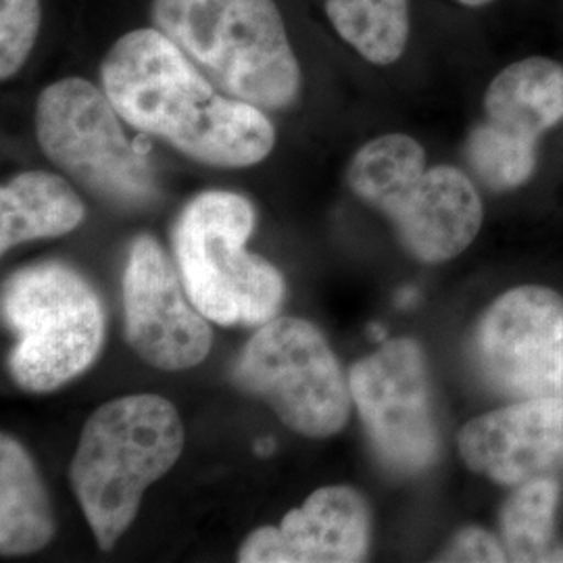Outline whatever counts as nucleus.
<instances>
[{
	"mask_svg": "<svg viewBox=\"0 0 563 563\" xmlns=\"http://www.w3.org/2000/svg\"><path fill=\"white\" fill-rule=\"evenodd\" d=\"M102 86L121 120L218 167L263 162L274 128L260 107L222 97L162 30H134L102 60Z\"/></svg>",
	"mask_w": 563,
	"mask_h": 563,
	"instance_id": "1",
	"label": "nucleus"
},
{
	"mask_svg": "<svg viewBox=\"0 0 563 563\" xmlns=\"http://www.w3.org/2000/svg\"><path fill=\"white\" fill-rule=\"evenodd\" d=\"M153 21L232 99L284 109L301 67L274 0H153Z\"/></svg>",
	"mask_w": 563,
	"mask_h": 563,
	"instance_id": "2",
	"label": "nucleus"
},
{
	"mask_svg": "<svg viewBox=\"0 0 563 563\" xmlns=\"http://www.w3.org/2000/svg\"><path fill=\"white\" fill-rule=\"evenodd\" d=\"M184 428L157 395H132L99 407L81 430L71 484L102 549L134 520L144 490L178 462Z\"/></svg>",
	"mask_w": 563,
	"mask_h": 563,
	"instance_id": "3",
	"label": "nucleus"
},
{
	"mask_svg": "<svg viewBox=\"0 0 563 563\" xmlns=\"http://www.w3.org/2000/svg\"><path fill=\"white\" fill-rule=\"evenodd\" d=\"M351 190L397 225L411 255L441 263L462 255L483 225L472 180L451 165L426 167L422 144L405 134L367 142L346 172Z\"/></svg>",
	"mask_w": 563,
	"mask_h": 563,
	"instance_id": "4",
	"label": "nucleus"
},
{
	"mask_svg": "<svg viewBox=\"0 0 563 563\" xmlns=\"http://www.w3.org/2000/svg\"><path fill=\"white\" fill-rule=\"evenodd\" d=\"M253 225L251 202L223 190L199 195L176 223L174 251L184 290L211 322L263 325L280 309V272L244 249Z\"/></svg>",
	"mask_w": 563,
	"mask_h": 563,
	"instance_id": "5",
	"label": "nucleus"
},
{
	"mask_svg": "<svg viewBox=\"0 0 563 563\" xmlns=\"http://www.w3.org/2000/svg\"><path fill=\"white\" fill-rule=\"evenodd\" d=\"M2 316L18 334L9 367L23 390L48 393L80 376L101 351L104 313L92 286L63 263L11 276Z\"/></svg>",
	"mask_w": 563,
	"mask_h": 563,
	"instance_id": "6",
	"label": "nucleus"
},
{
	"mask_svg": "<svg viewBox=\"0 0 563 563\" xmlns=\"http://www.w3.org/2000/svg\"><path fill=\"white\" fill-rule=\"evenodd\" d=\"M107 92L81 78L42 90L36 134L44 155L84 188L128 209L157 199V181L141 148L125 139Z\"/></svg>",
	"mask_w": 563,
	"mask_h": 563,
	"instance_id": "7",
	"label": "nucleus"
},
{
	"mask_svg": "<svg viewBox=\"0 0 563 563\" xmlns=\"http://www.w3.org/2000/svg\"><path fill=\"white\" fill-rule=\"evenodd\" d=\"M234 378L305 437L336 434L349 420L353 395L341 365L322 332L299 318L263 323L242 349Z\"/></svg>",
	"mask_w": 563,
	"mask_h": 563,
	"instance_id": "8",
	"label": "nucleus"
},
{
	"mask_svg": "<svg viewBox=\"0 0 563 563\" xmlns=\"http://www.w3.org/2000/svg\"><path fill=\"white\" fill-rule=\"evenodd\" d=\"M484 378L518 401L563 399V297L518 286L488 307L476 330Z\"/></svg>",
	"mask_w": 563,
	"mask_h": 563,
	"instance_id": "9",
	"label": "nucleus"
},
{
	"mask_svg": "<svg viewBox=\"0 0 563 563\" xmlns=\"http://www.w3.org/2000/svg\"><path fill=\"white\" fill-rule=\"evenodd\" d=\"M349 386L369 439L390 470L416 474L432 465L439 432L418 342H386L353 365Z\"/></svg>",
	"mask_w": 563,
	"mask_h": 563,
	"instance_id": "10",
	"label": "nucleus"
},
{
	"mask_svg": "<svg viewBox=\"0 0 563 563\" xmlns=\"http://www.w3.org/2000/svg\"><path fill=\"white\" fill-rule=\"evenodd\" d=\"M125 339L144 362L178 372L195 367L211 349V328L190 307L162 246L151 236L132 244L123 272Z\"/></svg>",
	"mask_w": 563,
	"mask_h": 563,
	"instance_id": "11",
	"label": "nucleus"
},
{
	"mask_svg": "<svg viewBox=\"0 0 563 563\" xmlns=\"http://www.w3.org/2000/svg\"><path fill=\"white\" fill-rule=\"evenodd\" d=\"M460 453L470 470L505 486L547 478L563 467V399H528L463 426Z\"/></svg>",
	"mask_w": 563,
	"mask_h": 563,
	"instance_id": "12",
	"label": "nucleus"
},
{
	"mask_svg": "<svg viewBox=\"0 0 563 563\" xmlns=\"http://www.w3.org/2000/svg\"><path fill=\"white\" fill-rule=\"evenodd\" d=\"M369 543V509L349 486H323L280 528L255 530L239 553L242 563L363 562Z\"/></svg>",
	"mask_w": 563,
	"mask_h": 563,
	"instance_id": "13",
	"label": "nucleus"
},
{
	"mask_svg": "<svg viewBox=\"0 0 563 563\" xmlns=\"http://www.w3.org/2000/svg\"><path fill=\"white\" fill-rule=\"evenodd\" d=\"M488 123L523 141L537 142L563 121V65L544 57L511 63L484 95Z\"/></svg>",
	"mask_w": 563,
	"mask_h": 563,
	"instance_id": "14",
	"label": "nucleus"
},
{
	"mask_svg": "<svg viewBox=\"0 0 563 563\" xmlns=\"http://www.w3.org/2000/svg\"><path fill=\"white\" fill-rule=\"evenodd\" d=\"M84 220V202L67 181L46 172H25L0 190V249L34 239L63 236Z\"/></svg>",
	"mask_w": 563,
	"mask_h": 563,
	"instance_id": "15",
	"label": "nucleus"
},
{
	"mask_svg": "<svg viewBox=\"0 0 563 563\" xmlns=\"http://www.w3.org/2000/svg\"><path fill=\"white\" fill-rule=\"evenodd\" d=\"M55 534V520L30 455L15 439L0 441V551L34 553Z\"/></svg>",
	"mask_w": 563,
	"mask_h": 563,
	"instance_id": "16",
	"label": "nucleus"
},
{
	"mask_svg": "<svg viewBox=\"0 0 563 563\" xmlns=\"http://www.w3.org/2000/svg\"><path fill=\"white\" fill-rule=\"evenodd\" d=\"M325 15L363 59L390 65L409 38V0H325Z\"/></svg>",
	"mask_w": 563,
	"mask_h": 563,
	"instance_id": "17",
	"label": "nucleus"
},
{
	"mask_svg": "<svg viewBox=\"0 0 563 563\" xmlns=\"http://www.w3.org/2000/svg\"><path fill=\"white\" fill-rule=\"evenodd\" d=\"M560 486L551 478L520 484L501 516L504 539L514 562H544L553 537Z\"/></svg>",
	"mask_w": 563,
	"mask_h": 563,
	"instance_id": "18",
	"label": "nucleus"
},
{
	"mask_svg": "<svg viewBox=\"0 0 563 563\" xmlns=\"http://www.w3.org/2000/svg\"><path fill=\"white\" fill-rule=\"evenodd\" d=\"M465 155L476 176L493 190L518 188L537 167V142L523 141L490 125H478L465 144Z\"/></svg>",
	"mask_w": 563,
	"mask_h": 563,
	"instance_id": "19",
	"label": "nucleus"
},
{
	"mask_svg": "<svg viewBox=\"0 0 563 563\" xmlns=\"http://www.w3.org/2000/svg\"><path fill=\"white\" fill-rule=\"evenodd\" d=\"M41 30V0H0V78H13Z\"/></svg>",
	"mask_w": 563,
	"mask_h": 563,
	"instance_id": "20",
	"label": "nucleus"
},
{
	"mask_svg": "<svg viewBox=\"0 0 563 563\" xmlns=\"http://www.w3.org/2000/svg\"><path fill=\"white\" fill-rule=\"evenodd\" d=\"M441 562H505L507 553L499 541L481 528H465L444 549Z\"/></svg>",
	"mask_w": 563,
	"mask_h": 563,
	"instance_id": "21",
	"label": "nucleus"
},
{
	"mask_svg": "<svg viewBox=\"0 0 563 563\" xmlns=\"http://www.w3.org/2000/svg\"><path fill=\"white\" fill-rule=\"evenodd\" d=\"M255 449H257V453L260 455H269L272 453V449H274V444H272V441L269 439H263V441H260V443L255 444Z\"/></svg>",
	"mask_w": 563,
	"mask_h": 563,
	"instance_id": "22",
	"label": "nucleus"
},
{
	"mask_svg": "<svg viewBox=\"0 0 563 563\" xmlns=\"http://www.w3.org/2000/svg\"><path fill=\"white\" fill-rule=\"evenodd\" d=\"M465 7H484V4H490L495 0H460Z\"/></svg>",
	"mask_w": 563,
	"mask_h": 563,
	"instance_id": "23",
	"label": "nucleus"
}]
</instances>
